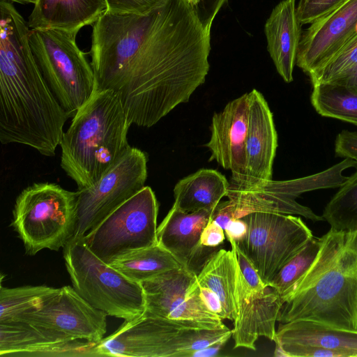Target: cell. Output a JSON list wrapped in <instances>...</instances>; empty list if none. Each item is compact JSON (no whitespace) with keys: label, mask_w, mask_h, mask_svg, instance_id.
<instances>
[{"label":"cell","mask_w":357,"mask_h":357,"mask_svg":"<svg viewBox=\"0 0 357 357\" xmlns=\"http://www.w3.org/2000/svg\"><path fill=\"white\" fill-rule=\"evenodd\" d=\"M210 40L186 0L142 15L106 11L92 29L96 89L114 91L132 124L151 127L204 83Z\"/></svg>","instance_id":"obj_1"},{"label":"cell","mask_w":357,"mask_h":357,"mask_svg":"<svg viewBox=\"0 0 357 357\" xmlns=\"http://www.w3.org/2000/svg\"><path fill=\"white\" fill-rule=\"evenodd\" d=\"M0 12V141L54 156L69 117L35 61L27 22L7 0Z\"/></svg>","instance_id":"obj_2"},{"label":"cell","mask_w":357,"mask_h":357,"mask_svg":"<svg viewBox=\"0 0 357 357\" xmlns=\"http://www.w3.org/2000/svg\"><path fill=\"white\" fill-rule=\"evenodd\" d=\"M131 125L114 91L95 89L59 144L61 167L78 190L97 183L132 147L127 137Z\"/></svg>","instance_id":"obj_3"},{"label":"cell","mask_w":357,"mask_h":357,"mask_svg":"<svg viewBox=\"0 0 357 357\" xmlns=\"http://www.w3.org/2000/svg\"><path fill=\"white\" fill-rule=\"evenodd\" d=\"M344 236L330 229L321 237L317 256L282 307L280 323L305 319L357 331V270L341 250Z\"/></svg>","instance_id":"obj_4"},{"label":"cell","mask_w":357,"mask_h":357,"mask_svg":"<svg viewBox=\"0 0 357 357\" xmlns=\"http://www.w3.org/2000/svg\"><path fill=\"white\" fill-rule=\"evenodd\" d=\"M232 336L225 326L142 315L123 324L97 343L100 356L193 357L195 351L223 346Z\"/></svg>","instance_id":"obj_5"},{"label":"cell","mask_w":357,"mask_h":357,"mask_svg":"<svg viewBox=\"0 0 357 357\" xmlns=\"http://www.w3.org/2000/svg\"><path fill=\"white\" fill-rule=\"evenodd\" d=\"M63 248L73 287L87 303L124 321L143 315L146 303L141 283L129 280L98 257L84 236H73Z\"/></svg>","instance_id":"obj_6"},{"label":"cell","mask_w":357,"mask_h":357,"mask_svg":"<svg viewBox=\"0 0 357 357\" xmlns=\"http://www.w3.org/2000/svg\"><path fill=\"white\" fill-rule=\"evenodd\" d=\"M76 224L77 192L55 183H34L16 198L11 226L27 255L63 248L74 236Z\"/></svg>","instance_id":"obj_7"},{"label":"cell","mask_w":357,"mask_h":357,"mask_svg":"<svg viewBox=\"0 0 357 357\" xmlns=\"http://www.w3.org/2000/svg\"><path fill=\"white\" fill-rule=\"evenodd\" d=\"M76 36L59 30L30 29L29 34L35 61L69 118L96 89L93 68L77 46Z\"/></svg>","instance_id":"obj_8"},{"label":"cell","mask_w":357,"mask_h":357,"mask_svg":"<svg viewBox=\"0 0 357 357\" xmlns=\"http://www.w3.org/2000/svg\"><path fill=\"white\" fill-rule=\"evenodd\" d=\"M158 203L149 186L116 208L84 236L88 248L107 264L128 252L158 244Z\"/></svg>","instance_id":"obj_9"},{"label":"cell","mask_w":357,"mask_h":357,"mask_svg":"<svg viewBox=\"0 0 357 357\" xmlns=\"http://www.w3.org/2000/svg\"><path fill=\"white\" fill-rule=\"evenodd\" d=\"M247 224L245 236L235 241L269 286L282 267L313 236L300 217L255 212L241 218Z\"/></svg>","instance_id":"obj_10"},{"label":"cell","mask_w":357,"mask_h":357,"mask_svg":"<svg viewBox=\"0 0 357 357\" xmlns=\"http://www.w3.org/2000/svg\"><path fill=\"white\" fill-rule=\"evenodd\" d=\"M147 160L144 152L131 147L97 183L77 189L74 237L84 236L145 186Z\"/></svg>","instance_id":"obj_11"},{"label":"cell","mask_w":357,"mask_h":357,"mask_svg":"<svg viewBox=\"0 0 357 357\" xmlns=\"http://www.w3.org/2000/svg\"><path fill=\"white\" fill-rule=\"evenodd\" d=\"M107 317L105 312L87 303L73 287L63 286L39 309L15 321L28 323L52 343L74 340L99 342L107 332Z\"/></svg>","instance_id":"obj_12"},{"label":"cell","mask_w":357,"mask_h":357,"mask_svg":"<svg viewBox=\"0 0 357 357\" xmlns=\"http://www.w3.org/2000/svg\"><path fill=\"white\" fill-rule=\"evenodd\" d=\"M197 275L181 266L141 282L146 303L143 315L225 326L202 301Z\"/></svg>","instance_id":"obj_13"},{"label":"cell","mask_w":357,"mask_h":357,"mask_svg":"<svg viewBox=\"0 0 357 357\" xmlns=\"http://www.w3.org/2000/svg\"><path fill=\"white\" fill-rule=\"evenodd\" d=\"M248 114L249 95L245 93L213 114L211 138L205 144L211 153L209 160L231 171L232 188L242 187L245 182Z\"/></svg>","instance_id":"obj_14"},{"label":"cell","mask_w":357,"mask_h":357,"mask_svg":"<svg viewBox=\"0 0 357 357\" xmlns=\"http://www.w3.org/2000/svg\"><path fill=\"white\" fill-rule=\"evenodd\" d=\"M356 33L357 0H347L303 33L296 66L309 75L328 62Z\"/></svg>","instance_id":"obj_15"},{"label":"cell","mask_w":357,"mask_h":357,"mask_svg":"<svg viewBox=\"0 0 357 357\" xmlns=\"http://www.w3.org/2000/svg\"><path fill=\"white\" fill-rule=\"evenodd\" d=\"M314 181L310 176L288 181H269L247 190L228 189L227 206L233 219L255 212H271L303 216L314 222L324 220L309 207L296 199L313 190Z\"/></svg>","instance_id":"obj_16"},{"label":"cell","mask_w":357,"mask_h":357,"mask_svg":"<svg viewBox=\"0 0 357 357\" xmlns=\"http://www.w3.org/2000/svg\"><path fill=\"white\" fill-rule=\"evenodd\" d=\"M249 95L248 133L245 142L246 177L242 187L228 189L247 190L272 180L278 135L272 112L263 95L252 89Z\"/></svg>","instance_id":"obj_17"},{"label":"cell","mask_w":357,"mask_h":357,"mask_svg":"<svg viewBox=\"0 0 357 357\" xmlns=\"http://www.w3.org/2000/svg\"><path fill=\"white\" fill-rule=\"evenodd\" d=\"M216 208V207H215ZM215 208L185 213L173 206L157 229L158 243L181 266L197 274L206 248L201 244L203 229L213 218Z\"/></svg>","instance_id":"obj_18"},{"label":"cell","mask_w":357,"mask_h":357,"mask_svg":"<svg viewBox=\"0 0 357 357\" xmlns=\"http://www.w3.org/2000/svg\"><path fill=\"white\" fill-rule=\"evenodd\" d=\"M236 316L234 321V348L255 350L259 337L274 341L278 321L283 302L271 287L261 294H251L236 289Z\"/></svg>","instance_id":"obj_19"},{"label":"cell","mask_w":357,"mask_h":357,"mask_svg":"<svg viewBox=\"0 0 357 357\" xmlns=\"http://www.w3.org/2000/svg\"><path fill=\"white\" fill-rule=\"evenodd\" d=\"M274 342L275 349L314 347L335 352L339 357H357V331L341 329L310 320L280 323Z\"/></svg>","instance_id":"obj_20"},{"label":"cell","mask_w":357,"mask_h":357,"mask_svg":"<svg viewBox=\"0 0 357 357\" xmlns=\"http://www.w3.org/2000/svg\"><path fill=\"white\" fill-rule=\"evenodd\" d=\"M296 0H282L267 19L264 31L267 50L284 82L293 81V70L301 38Z\"/></svg>","instance_id":"obj_21"},{"label":"cell","mask_w":357,"mask_h":357,"mask_svg":"<svg viewBox=\"0 0 357 357\" xmlns=\"http://www.w3.org/2000/svg\"><path fill=\"white\" fill-rule=\"evenodd\" d=\"M27 22L30 29L59 30L77 35L107 11L106 0H37Z\"/></svg>","instance_id":"obj_22"},{"label":"cell","mask_w":357,"mask_h":357,"mask_svg":"<svg viewBox=\"0 0 357 357\" xmlns=\"http://www.w3.org/2000/svg\"><path fill=\"white\" fill-rule=\"evenodd\" d=\"M229 186V183L219 172L201 169L176 184L173 206L185 213L215 208L227 196Z\"/></svg>","instance_id":"obj_23"},{"label":"cell","mask_w":357,"mask_h":357,"mask_svg":"<svg viewBox=\"0 0 357 357\" xmlns=\"http://www.w3.org/2000/svg\"><path fill=\"white\" fill-rule=\"evenodd\" d=\"M238 262L234 250L220 249L212 253L197 275L199 285L213 291L220 298L227 319L236 316V282Z\"/></svg>","instance_id":"obj_24"},{"label":"cell","mask_w":357,"mask_h":357,"mask_svg":"<svg viewBox=\"0 0 357 357\" xmlns=\"http://www.w3.org/2000/svg\"><path fill=\"white\" fill-rule=\"evenodd\" d=\"M108 264L129 280L139 283L181 266L158 243L128 252L113 259Z\"/></svg>","instance_id":"obj_25"},{"label":"cell","mask_w":357,"mask_h":357,"mask_svg":"<svg viewBox=\"0 0 357 357\" xmlns=\"http://www.w3.org/2000/svg\"><path fill=\"white\" fill-rule=\"evenodd\" d=\"M312 86L310 100L319 114L357 126V91L336 82Z\"/></svg>","instance_id":"obj_26"},{"label":"cell","mask_w":357,"mask_h":357,"mask_svg":"<svg viewBox=\"0 0 357 357\" xmlns=\"http://www.w3.org/2000/svg\"><path fill=\"white\" fill-rule=\"evenodd\" d=\"M60 288L45 285L0 288V323L16 320L21 315L39 309Z\"/></svg>","instance_id":"obj_27"},{"label":"cell","mask_w":357,"mask_h":357,"mask_svg":"<svg viewBox=\"0 0 357 357\" xmlns=\"http://www.w3.org/2000/svg\"><path fill=\"white\" fill-rule=\"evenodd\" d=\"M321 216L333 230L357 231V171L340 187L326 205Z\"/></svg>","instance_id":"obj_28"},{"label":"cell","mask_w":357,"mask_h":357,"mask_svg":"<svg viewBox=\"0 0 357 357\" xmlns=\"http://www.w3.org/2000/svg\"><path fill=\"white\" fill-rule=\"evenodd\" d=\"M52 343L36 328L22 321L0 323V356L25 357Z\"/></svg>","instance_id":"obj_29"},{"label":"cell","mask_w":357,"mask_h":357,"mask_svg":"<svg viewBox=\"0 0 357 357\" xmlns=\"http://www.w3.org/2000/svg\"><path fill=\"white\" fill-rule=\"evenodd\" d=\"M321 245V238L314 236L282 267L269 287L281 297L283 304L294 284L308 270Z\"/></svg>","instance_id":"obj_30"},{"label":"cell","mask_w":357,"mask_h":357,"mask_svg":"<svg viewBox=\"0 0 357 357\" xmlns=\"http://www.w3.org/2000/svg\"><path fill=\"white\" fill-rule=\"evenodd\" d=\"M357 65V33L322 67L309 75L312 85L333 82Z\"/></svg>","instance_id":"obj_31"},{"label":"cell","mask_w":357,"mask_h":357,"mask_svg":"<svg viewBox=\"0 0 357 357\" xmlns=\"http://www.w3.org/2000/svg\"><path fill=\"white\" fill-rule=\"evenodd\" d=\"M97 343L82 340L61 342L47 345L25 357L100 356L96 349Z\"/></svg>","instance_id":"obj_32"},{"label":"cell","mask_w":357,"mask_h":357,"mask_svg":"<svg viewBox=\"0 0 357 357\" xmlns=\"http://www.w3.org/2000/svg\"><path fill=\"white\" fill-rule=\"evenodd\" d=\"M347 0H299L296 6L301 25L311 24L328 15Z\"/></svg>","instance_id":"obj_33"},{"label":"cell","mask_w":357,"mask_h":357,"mask_svg":"<svg viewBox=\"0 0 357 357\" xmlns=\"http://www.w3.org/2000/svg\"><path fill=\"white\" fill-rule=\"evenodd\" d=\"M227 240L235 252L239 269L248 287L254 294L264 293L268 286L263 282L252 264L238 248L236 242L230 238Z\"/></svg>","instance_id":"obj_34"},{"label":"cell","mask_w":357,"mask_h":357,"mask_svg":"<svg viewBox=\"0 0 357 357\" xmlns=\"http://www.w3.org/2000/svg\"><path fill=\"white\" fill-rule=\"evenodd\" d=\"M162 0H106L107 11L115 13L146 14Z\"/></svg>","instance_id":"obj_35"},{"label":"cell","mask_w":357,"mask_h":357,"mask_svg":"<svg viewBox=\"0 0 357 357\" xmlns=\"http://www.w3.org/2000/svg\"><path fill=\"white\" fill-rule=\"evenodd\" d=\"M336 157L350 158L357 163V131L343 130L335 140Z\"/></svg>","instance_id":"obj_36"},{"label":"cell","mask_w":357,"mask_h":357,"mask_svg":"<svg viewBox=\"0 0 357 357\" xmlns=\"http://www.w3.org/2000/svg\"><path fill=\"white\" fill-rule=\"evenodd\" d=\"M228 0H199L194 7L196 14L207 32L211 33L213 22Z\"/></svg>","instance_id":"obj_37"},{"label":"cell","mask_w":357,"mask_h":357,"mask_svg":"<svg viewBox=\"0 0 357 357\" xmlns=\"http://www.w3.org/2000/svg\"><path fill=\"white\" fill-rule=\"evenodd\" d=\"M225 230L213 218L202 230L201 244L208 248H215L220 245L225 240Z\"/></svg>","instance_id":"obj_38"},{"label":"cell","mask_w":357,"mask_h":357,"mask_svg":"<svg viewBox=\"0 0 357 357\" xmlns=\"http://www.w3.org/2000/svg\"><path fill=\"white\" fill-rule=\"evenodd\" d=\"M199 291L201 298L207 308L222 320L227 319L223 306L218 296L211 289L204 286L199 285Z\"/></svg>","instance_id":"obj_39"},{"label":"cell","mask_w":357,"mask_h":357,"mask_svg":"<svg viewBox=\"0 0 357 357\" xmlns=\"http://www.w3.org/2000/svg\"><path fill=\"white\" fill-rule=\"evenodd\" d=\"M248 226L242 218L231 220L225 228L227 238H232L234 241H238L246 234Z\"/></svg>","instance_id":"obj_40"},{"label":"cell","mask_w":357,"mask_h":357,"mask_svg":"<svg viewBox=\"0 0 357 357\" xmlns=\"http://www.w3.org/2000/svg\"><path fill=\"white\" fill-rule=\"evenodd\" d=\"M333 82L345 85L357 91V65L347 75Z\"/></svg>","instance_id":"obj_41"},{"label":"cell","mask_w":357,"mask_h":357,"mask_svg":"<svg viewBox=\"0 0 357 357\" xmlns=\"http://www.w3.org/2000/svg\"><path fill=\"white\" fill-rule=\"evenodd\" d=\"M10 2H16L21 4L33 3L35 4L37 0H7Z\"/></svg>","instance_id":"obj_42"},{"label":"cell","mask_w":357,"mask_h":357,"mask_svg":"<svg viewBox=\"0 0 357 357\" xmlns=\"http://www.w3.org/2000/svg\"><path fill=\"white\" fill-rule=\"evenodd\" d=\"M193 8L197 4L199 0H186Z\"/></svg>","instance_id":"obj_43"}]
</instances>
